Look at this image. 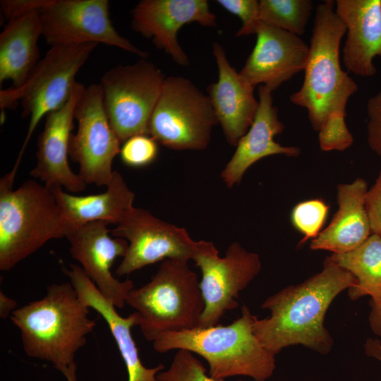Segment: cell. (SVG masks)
<instances>
[{
  "mask_svg": "<svg viewBox=\"0 0 381 381\" xmlns=\"http://www.w3.org/2000/svg\"><path fill=\"white\" fill-rule=\"evenodd\" d=\"M356 283L349 272L327 256L320 272L266 298L261 307L270 315L264 319L256 316L254 333L274 356L285 347L299 344L327 354L334 341L324 325L326 313L341 292Z\"/></svg>",
  "mask_w": 381,
  "mask_h": 381,
  "instance_id": "cell-1",
  "label": "cell"
},
{
  "mask_svg": "<svg viewBox=\"0 0 381 381\" xmlns=\"http://www.w3.org/2000/svg\"><path fill=\"white\" fill-rule=\"evenodd\" d=\"M89 309L71 282L52 284L44 297L14 310L9 318L27 356L50 362L61 372L75 362L96 326Z\"/></svg>",
  "mask_w": 381,
  "mask_h": 381,
  "instance_id": "cell-2",
  "label": "cell"
},
{
  "mask_svg": "<svg viewBox=\"0 0 381 381\" xmlns=\"http://www.w3.org/2000/svg\"><path fill=\"white\" fill-rule=\"evenodd\" d=\"M255 318L243 305L241 316L229 325L167 332L153 341V348L159 353L187 350L202 356L209 365V376L217 380L243 375L267 381L276 359L254 333Z\"/></svg>",
  "mask_w": 381,
  "mask_h": 381,
  "instance_id": "cell-3",
  "label": "cell"
},
{
  "mask_svg": "<svg viewBox=\"0 0 381 381\" xmlns=\"http://www.w3.org/2000/svg\"><path fill=\"white\" fill-rule=\"evenodd\" d=\"M346 28L335 12V2L326 0L315 8L308 57L300 89L289 97L294 104L305 108L313 128L318 131L334 111L346 113L349 98L358 89L339 59L341 41Z\"/></svg>",
  "mask_w": 381,
  "mask_h": 381,
  "instance_id": "cell-4",
  "label": "cell"
},
{
  "mask_svg": "<svg viewBox=\"0 0 381 381\" xmlns=\"http://www.w3.org/2000/svg\"><path fill=\"white\" fill-rule=\"evenodd\" d=\"M11 170L0 180V270L9 271L52 239L65 237L52 189L35 180L13 190Z\"/></svg>",
  "mask_w": 381,
  "mask_h": 381,
  "instance_id": "cell-5",
  "label": "cell"
},
{
  "mask_svg": "<svg viewBox=\"0 0 381 381\" xmlns=\"http://www.w3.org/2000/svg\"><path fill=\"white\" fill-rule=\"evenodd\" d=\"M126 303L135 309L143 335L155 341L167 332L198 327L205 308L197 274L188 262L167 259L149 282L128 294Z\"/></svg>",
  "mask_w": 381,
  "mask_h": 381,
  "instance_id": "cell-6",
  "label": "cell"
},
{
  "mask_svg": "<svg viewBox=\"0 0 381 381\" xmlns=\"http://www.w3.org/2000/svg\"><path fill=\"white\" fill-rule=\"evenodd\" d=\"M97 45L88 43L51 46L21 86L1 88V113L6 109H14L20 100L23 107L22 117L30 118L25 140L13 168L18 170L29 140L41 119L67 101L76 81V74Z\"/></svg>",
  "mask_w": 381,
  "mask_h": 381,
  "instance_id": "cell-7",
  "label": "cell"
},
{
  "mask_svg": "<svg viewBox=\"0 0 381 381\" xmlns=\"http://www.w3.org/2000/svg\"><path fill=\"white\" fill-rule=\"evenodd\" d=\"M218 123L208 95L192 81L166 77L149 123V135L174 150H202Z\"/></svg>",
  "mask_w": 381,
  "mask_h": 381,
  "instance_id": "cell-8",
  "label": "cell"
},
{
  "mask_svg": "<svg viewBox=\"0 0 381 381\" xmlns=\"http://www.w3.org/2000/svg\"><path fill=\"white\" fill-rule=\"evenodd\" d=\"M165 78L155 64L144 58L104 73L99 84L103 104L121 143L133 135H149L150 118Z\"/></svg>",
  "mask_w": 381,
  "mask_h": 381,
  "instance_id": "cell-9",
  "label": "cell"
},
{
  "mask_svg": "<svg viewBox=\"0 0 381 381\" xmlns=\"http://www.w3.org/2000/svg\"><path fill=\"white\" fill-rule=\"evenodd\" d=\"M200 270V289L205 308L197 327L219 324L229 310L238 306L236 299L261 270L259 255L246 250L238 242L231 243L224 257L211 241H197L192 259Z\"/></svg>",
  "mask_w": 381,
  "mask_h": 381,
  "instance_id": "cell-10",
  "label": "cell"
},
{
  "mask_svg": "<svg viewBox=\"0 0 381 381\" xmlns=\"http://www.w3.org/2000/svg\"><path fill=\"white\" fill-rule=\"evenodd\" d=\"M74 118L78 129L71 137L69 157L78 164V174L87 184L107 186L121 142L108 119L99 84L85 87L75 105Z\"/></svg>",
  "mask_w": 381,
  "mask_h": 381,
  "instance_id": "cell-11",
  "label": "cell"
},
{
  "mask_svg": "<svg viewBox=\"0 0 381 381\" xmlns=\"http://www.w3.org/2000/svg\"><path fill=\"white\" fill-rule=\"evenodd\" d=\"M40 16L42 37L50 46L102 43L148 56L116 30L107 0H52Z\"/></svg>",
  "mask_w": 381,
  "mask_h": 381,
  "instance_id": "cell-12",
  "label": "cell"
},
{
  "mask_svg": "<svg viewBox=\"0 0 381 381\" xmlns=\"http://www.w3.org/2000/svg\"><path fill=\"white\" fill-rule=\"evenodd\" d=\"M111 234L128 243L126 255L115 272L119 277L167 259L188 262L193 259L196 248L197 241L190 238L184 228L135 207Z\"/></svg>",
  "mask_w": 381,
  "mask_h": 381,
  "instance_id": "cell-13",
  "label": "cell"
},
{
  "mask_svg": "<svg viewBox=\"0 0 381 381\" xmlns=\"http://www.w3.org/2000/svg\"><path fill=\"white\" fill-rule=\"evenodd\" d=\"M216 20L206 0H142L131 11V25L177 64L188 66L190 60L177 40L179 30L191 23L216 27Z\"/></svg>",
  "mask_w": 381,
  "mask_h": 381,
  "instance_id": "cell-14",
  "label": "cell"
},
{
  "mask_svg": "<svg viewBox=\"0 0 381 381\" xmlns=\"http://www.w3.org/2000/svg\"><path fill=\"white\" fill-rule=\"evenodd\" d=\"M107 225L102 222H90L66 238L72 258L80 264L100 293L116 308H121L134 284L130 279L120 281L111 274V269L117 258L124 257L128 243L122 238L111 237Z\"/></svg>",
  "mask_w": 381,
  "mask_h": 381,
  "instance_id": "cell-15",
  "label": "cell"
},
{
  "mask_svg": "<svg viewBox=\"0 0 381 381\" xmlns=\"http://www.w3.org/2000/svg\"><path fill=\"white\" fill-rule=\"evenodd\" d=\"M85 87L75 81L67 101L46 116L44 129L39 135L37 164L30 174L49 188L61 187L71 193H80L87 187L68 163L75 107Z\"/></svg>",
  "mask_w": 381,
  "mask_h": 381,
  "instance_id": "cell-16",
  "label": "cell"
},
{
  "mask_svg": "<svg viewBox=\"0 0 381 381\" xmlns=\"http://www.w3.org/2000/svg\"><path fill=\"white\" fill-rule=\"evenodd\" d=\"M255 34V45L239 72L248 83L273 92L304 71L309 46L300 36L262 21Z\"/></svg>",
  "mask_w": 381,
  "mask_h": 381,
  "instance_id": "cell-17",
  "label": "cell"
},
{
  "mask_svg": "<svg viewBox=\"0 0 381 381\" xmlns=\"http://www.w3.org/2000/svg\"><path fill=\"white\" fill-rule=\"evenodd\" d=\"M212 51L218 79L207 87L208 97L227 142L236 146L252 125L259 102L254 95L255 87L230 64L224 47L214 42Z\"/></svg>",
  "mask_w": 381,
  "mask_h": 381,
  "instance_id": "cell-18",
  "label": "cell"
},
{
  "mask_svg": "<svg viewBox=\"0 0 381 381\" xmlns=\"http://www.w3.org/2000/svg\"><path fill=\"white\" fill-rule=\"evenodd\" d=\"M258 102L252 125L239 140L233 156L222 171V179L229 188L239 183L249 167L262 158L275 155H300L299 147L283 146L274 140L283 132L284 126L279 119L278 109L273 104L272 91L259 85Z\"/></svg>",
  "mask_w": 381,
  "mask_h": 381,
  "instance_id": "cell-19",
  "label": "cell"
},
{
  "mask_svg": "<svg viewBox=\"0 0 381 381\" xmlns=\"http://www.w3.org/2000/svg\"><path fill=\"white\" fill-rule=\"evenodd\" d=\"M335 12L346 28L342 60L347 72L374 76L373 60L381 57V0H337Z\"/></svg>",
  "mask_w": 381,
  "mask_h": 381,
  "instance_id": "cell-20",
  "label": "cell"
},
{
  "mask_svg": "<svg viewBox=\"0 0 381 381\" xmlns=\"http://www.w3.org/2000/svg\"><path fill=\"white\" fill-rule=\"evenodd\" d=\"M62 270L80 299L107 322L125 363L128 381H159L157 374L164 369V365L159 364L155 368H146L141 362L132 337L131 329L138 325L135 313L128 317L119 315L116 308L100 293L80 265L71 264L69 268L63 267Z\"/></svg>",
  "mask_w": 381,
  "mask_h": 381,
  "instance_id": "cell-21",
  "label": "cell"
},
{
  "mask_svg": "<svg viewBox=\"0 0 381 381\" xmlns=\"http://www.w3.org/2000/svg\"><path fill=\"white\" fill-rule=\"evenodd\" d=\"M367 191V183L362 178L337 185L338 210L328 226L311 240L310 249L345 253L358 247L370 236L365 205Z\"/></svg>",
  "mask_w": 381,
  "mask_h": 381,
  "instance_id": "cell-22",
  "label": "cell"
},
{
  "mask_svg": "<svg viewBox=\"0 0 381 381\" xmlns=\"http://www.w3.org/2000/svg\"><path fill=\"white\" fill-rule=\"evenodd\" d=\"M50 189L61 214L65 237L90 222L117 225L133 207L135 193L117 171H114L107 190L102 193L78 196L64 192L61 187Z\"/></svg>",
  "mask_w": 381,
  "mask_h": 381,
  "instance_id": "cell-23",
  "label": "cell"
},
{
  "mask_svg": "<svg viewBox=\"0 0 381 381\" xmlns=\"http://www.w3.org/2000/svg\"><path fill=\"white\" fill-rule=\"evenodd\" d=\"M39 11L8 20L0 34V84L6 80L21 86L40 61L38 40L42 36Z\"/></svg>",
  "mask_w": 381,
  "mask_h": 381,
  "instance_id": "cell-24",
  "label": "cell"
},
{
  "mask_svg": "<svg viewBox=\"0 0 381 381\" xmlns=\"http://www.w3.org/2000/svg\"><path fill=\"white\" fill-rule=\"evenodd\" d=\"M330 258L356 279V284L348 289L351 300L369 296L370 302L381 303L380 236L372 234L354 250L345 253H332Z\"/></svg>",
  "mask_w": 381,
  "mask_h": 381,
  "instance_id": "cell-25",
  "label": "cell"
},
{
  "mask_svg": "<svg viewBox=\"0 0 381 381\" xmlns=\"http://www.w3.org/2000/svg\"><path fill=\"white\" fill-rule=\"evenodd\" d=\"M262 23L298 36L303 35L313 8L310 0H260Z\"/></svg>",
  "mask_w": 381,
  "mask_h": 381,
  "instance_id": "cell-26",
  "label": "cell"
},
{
  "mask_svg": "<svg viewBox=\"0 0 381 381\" xmlns=\"http://www.w3.org/2000/svg\"><path fill=\"white\" fill-rule=\"evenodd\" d=\"M329 206L320 198L304 200L296 204L291 213L294 227L303 236L298 246L315 238L326 221Z\"/></svg>",
  "mask_w": 381,
  "mask_h": 381,
  "instance_id": "cell-27",
  "label": "cell"
},
{
  "mask_svg": "<svg viewBox=\"0 0 381 381\" xmlns=\"http://www.w3.org/2000/svg\"><path fill=\"white\" fill-rule=\"evenodd\" d=\"M157 379L159 381H222L207 375L202 362L187 350H178L169 368L159 372Z\"/></svg>",
  "mask_w": 381,
  "mask_h": 381,
  "instance_id": "cell-28",
  "label": "cell"
},
{
  "mask_svg": "<svg viewBox=\"0 0 381 381\" xmlns=\"http://www.w3.org/2000/svg\"><path fill=\"white\" fill-rule=\"evenodd\" d=\"M346 116L344 111H334L322 123L318 141L322 151H344L352 145L353 137L346 126Z\"/></svg>",
  "mask_w": 381,
  "mask_h": 381,
  "instance_id": "cell-29",
  "label": "cell"
},
{
  "mask_svg": "<svg viewBox=\"0 0 381 381\" xmlns=\"http://www.w3.org/2000/svg\"><path fill=\"white\" fill-rule=\"evenodd\" d=\"M122 162L132 167H143L154 162L158 154V143L150 135H133L121 145Z\"/></svg>",
  "mask_w": 381,
  "mask_h": 381,
  "instance_id": "cell-30",
  "label": "cell"
},
{
  "mask_svg": "<svg viewBox=\"0 0 381 381\" xmlns=\"http://www.w3.org/2000/svg\"><path fill=\"white\" fill-rule=\"evenodd\" d=\"M216 2L229 13L238 16L242 22L236 37L255 34L260 23L259 1L257 0H217Z\"/></svg>",
  "mask_w": 381,
  "mask_h": 381,
  "instance_id": "cell-31",
  "label": "cell"
},
{
  "mask_svg": "<svg viewBox=\"0 0 381 381\" xmlns=\"http://www.w3.org/2000/svg\"><path fill=\"white\" fill-rule=\"evenodd\" d=\"M367 140L370 149L381 157V90L367 102Z\"/></svg>",
  "mask_w": 381,
  "mask_h": 381,
  "instance_id": "cell-32",
  "label": "cell"
},
{
  "mask_svg": "<svg viewBox=\"0 0 381 381\" xmlns=\"http://www.w3.org/2000/svg\"><path fill=\"white\" fill-rule=\"evenodd\" d=\"M365 205L372 234L381 236V169L375 183L367 191Z\"/></svg>",
  "mask_w": 381,
  "mask_h": 381,
  "instance_id": "cell-33",
  "label": "cell"
},
{
  "mask_svg": "<svg viewBox=\"0 0 381 381\" xmlns=\"http://www.w3.org/2000/svg\"><path fill=\"white\" fill-rule=\"evenodd\" d=\"M52 0H1V11L9 20L33 11H41Z\"/></svg>",
  "mask_w": 381,
  "mask_h": 381,
  "instance_id": "cell-34",
  "label": "cell"
},
{
  "mask_svg": "<svg viewBox=\"0 0 381 381\" xmlns=\"http://www.w3.org/2000/svg\"><path fill=\"white\" fill-rule=\"evenodd\" d=\"M370 311L369 314V324L371 329L381 341V303L375 304L370 301Z\"/></svg>",
  "mask_w": 381,
  "mask_h": 381,
  "instance_id": "cell-35",
  "label": "cell"
},
{
  "mask_svg": "<svg viewBox=\"0 0 381 381\" xmlns=\"http://www.w3.org/2000/svg\"><path fill=\"white\" fill-rule=\"evenodd\" d=\"M17 306L16 301L8 297L4 292H0V318L6 319L10 317Z\"/></svg>",
  "mask_w": 381,
  "mask_h": 381,
  "instance_id": "cell-36",
  "label": "cell"
},
{
  "mask_svg": "<svg viewBox=\"0 0 381 381\" xmlns=\"http://www.w3.org/2000/svg\"><path fill=\"white\" fill-rule=\"evenodd\" d=\"M364 349L367 356L381 361V341L379 339H367Z\"/></svg>",
  "mask_w": 381,
  "mask_h": 381,
  "instance_id": "cell-37",
  "label": "cell"
},
{
  "mask_svg": "<svg viewBox=\"0 0 381 381\" xmlns=\"http://www.w3.org/2000/svg\"><path fill=\"white\" fill-rule=\"evenodd\" d=\"M76 370L77 365L74 362L61 373L65 376L67 381H77Z\"/></svg>",
  "mask_w": 381,
  "mask_h": 381,
  "instance_id": "cell-38",
  "label": "cell"
}]
</instances>
